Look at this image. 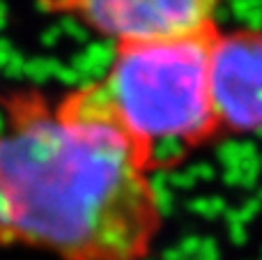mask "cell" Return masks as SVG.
<instances>
[{"instance_id": "1", "label": "cell", "mask_w": 262, "mask_h": 260, "mask_svg": "<svg viewBox=\"0 0 262 260\" xmlns=\"http://www.w3.org/2000/svg\"><path fill=\"white\" fill-rule=\"evenodd\" d=\"M0 109V247L149 260L163 233L161 196L92 81L55 104L32 88L9 90Z\"/></svg>"}, {"instance_id": "2", "label": "cell", "mask_w": 262, "mask_h": 260, "mask_svg": "<svg viewBox=\"0 0 262 260\" xmlns=\"http://www.w3.org/2000/svg\"><path fill=\"white\" fill-rule=\"evenodd\" d=\"M216 30L120 44L104 76L92 81L152 175L223 138L209 92V41Z\"/></svg>"}, {"instance_id": "3", "label": "cell", "mask_w": 262, "mask_h": 260, "mask_svg": "<svg viewBox=\"0 0 262 260\" xmlns=\"http://www.w3.org/2000/svg\"><path fill=\"white\" fill-rule=\"evenodd\" d=\"M221 0H44L115 46L207 32L219 26Z\"/></svg>"}, {"instance_id": "4", "label": "cell", "mask_w": 262, "mask_h": 260, "mask_svg": "<svg viewBox=\"0 0 262 260\" xmlns=\"http://www.w3.org/2000/svg\"><path fill=\"white\" fill-rule=\"evenodd\" d=\"M209 92L223 136L262 134V26L214 32Z\"/></svg>"}]
</instances>
